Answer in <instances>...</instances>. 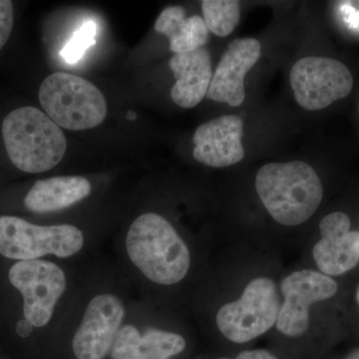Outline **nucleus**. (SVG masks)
Listing matches in <instances>:
<instances>
[{
    "label": "nucleus",
    "instance_id": "obj_8",
    "mask_svg": "<svg viewBox=\"0 0 359 359\" xmlns=\"http://www.w3.org/2000/svg\"><path fill=\"white\" fill-rule=\"evenodd\" d=\"M8 278L22 294L25 320L33 327L48 325L58 299L65 292L62 269L51 262L20 261L9 269Z\"/></svg>",
    "mask_w": 359,
    "mask_h": 359
},
{
    "label": "nucleus",
    "instance_id": "obj_2",
    "mask_svg": "<svg viewBox=\"0 0 359 359\" xmlns=\"http://www.w3.org/2000/svg\"><path fill=\"white\" fill-rule=\"evenodd\" d=\"M126 249L132 263L159 285L181 282L190 269L188 247L172 224L155 212L135 219L127 233Z\"/></svg>",
    "mask_w": 359,
    "mask_h": 359
},
{
    "label": "nucleus",
    "instance_id": "obj_20",
    "mask_svg": "<svg viewBox=\"0 0 359 359\" xmlns=\"http://www.w3.org/2000/svg\"><path fill=\"white\" fill-rule=\"evenodd\" d=\"M141 334L137 328L127 325L119 330L111 348L112 359H142Z\"/></svg>",
    "mask_w": 359,
    "mask_h": 359
},
{
    "label": "nucleus",
    "instance_id": "obj_13",
    "mask_svg": "<svg viewBox=\"0 0 359 359\" xmlns=\"http://www.w3.org/2000/svg\"><path fill=\"white\" fill-rule=\"evenodd\" d=\"M321 238L314 245L313 256L318 269L327 276H339L353 269L359 262V231H351V219L334 212L320 223Z\"/></svg>",
    "mask_w": 359,
    "mask_h": 359
},
{
    "label": "nucleus",
    "instance_id": "obj_4",
    "mask_svg": "<svg viewBox=\"0 0 359 359\" xmlns=\"http://www.w3.org/2000/svg\"><path fill=\"white\" fill-rule=\"evenodd\" d=\"M39 102L58 126L82 131L95 128L107 115L102 92L84 78L55 72L40 85Z\"/></svg>",
    "mask_w": 359,
    "mask_h": 359
},
{
    "label": "nucleus",
    "instance_id": "obj_14",
    "mask_svg": "<svg viewBox=\"0 0 359 359\" xmlns=\"http://www.w3.org/2000/svg\"><path fill=\"white\" fill-rule=\"evenodd\" d=\"M169 65L176 79L171 90L172 100L186 109L196 107L207 95L212 81L209 51L202 47L187 53L174 54Z\"/></svg>",
    "mask_w": 359,
    "mask_h": 359
},
{
    "label": "nucleus",
    "instance_id": "obj_24",
    "mask_svg": "<svg viewBox=\"0 0 359 359\" xmlns=\"http://www.w3.org/2000/svg\"><path fill=\"white\" fill-rule=\"evenodd\" d=\"M346 359H359V349L354 353L349 354Z\"/></svg>",
    "mask_w": 359,
    "mask_h": 359
},
{
    "label": "nucleus",
    "instance_id": "obj_9",
    "mask_svg": "<svg viewBox=\"0 0 359 359\" xmlns=\"http://www.w3.org/2000/svg\"><path fill=\"white\" fill-rule=\"evenodd\" d=\"M337 283L318 271H294L283 278L280 290L285 302L280 306L276 328L287 337H299L308 330L309 306L330 299L337 292Z\"/></svg>",
    "mask_w": 359,
    "mask_h": 359
},
{
    "label": "nucleus",
    "instance_id": "obj_10",
    "mask_svg": "<svg viewBox=\"0 0 359 359\" xmlns=\"http://www.w3.org/2000/svg\"><path fill=\"white\" fill-rule=\"evenodd\" d=\"M124 318V306L114 295L100 294L89 302L73 339L77 359H103L112 348Z\"/></svg>",
    "mask_w": 359,
    "mask_h": 359
},
{
    "label": "nucleus",
    "instance_id": "obj_22",
    "mask_svg": "<svg viewBox=\"0 0 359 359\" xmlns=\"http://www.w3.org/2000/svg\"><path fill=\"white\" fill-rule=\"evenodd\" d=\"M228 359V358H221ZM235 359H278L273 354L269 353V351H244L241 354H238L237 358Z\"/></svg>",
    "mask_w": 359,
    "mask_h": 359
},
{
    "label": "nucleus",
    "instance_id": "obj_26",
    "mask_svg": "<svg viewBox=\"0 0 359 359\" xmlns=\"http://www.w3.org/2000/svg\"><path fill=\"white\" fill-rule=\"evenodd\" d=\"M356 299H358V304H359V287H358V292H356Z\"/></svg>",
    "mask_w": 359,
    "mask_h": 359
},
{
    "label": "nucleus",
    "instance_id": "obj_23",
    "mask_svg": "<svg viewBox=\"0 0 359 359\" xmlns=\"http://www.w3.org/2000/svg\"><path fill=\"white\" fill-rule=\"evenodd\" d=\"M32 325H29L27 321H21L18 327V334L22 335V337H27L32 332Z\"/></svg>",
    "mask_w": 359,
    "mask_h": 359
},
{
    "label": "nucleus",
    "instance_id": "obj_3",
    "mask_svg": "<svg viewBox=\"0 0 359 359\" xmlns=\"http://www.w3.org/2000/svg\"><path fill=\"white\" fill-rule=\"evenodd\" d=\"M7 155L25 173H42L56 166L66 152L67 142L60 127L35 107L9 113L2 124Z\"/></svg>",
    "mask_w": 359,
    "mask_h": 359
},
{
    "label": "nucleus",
    "instance_id": "obj_11",
    "mask_svg": "<svg viewBox=\"0 0 359 359\" xmlns=\"http://www.w3.org/2000/svg\"><path fill=\"white\" fill-rule=\"evenodd\" d=\"M261 54L259 40H233L219 61L205 96L215 102L226 103L233 107L242 105L245 98V74L257 65Z\"/></svg>",
    "mask_w": 359,
    "mask_h": 359
},
{
    "label": "nucleus",
    "instance_id": "obj_21",
    "mask_svg": "<svg viewBox=\"0 0 359 359\" xmlns=\"http://www.w3.org/2000/svg\"><path fill=\"white\" fill-rule=\"evenodd\" d=\"M13 2L0 0V50L6 45L13 32L14 22Z\"/></svg>",
    "mask_w": 359,
    "mask_h": 359
},
{
    "label": "nucleus",
    "instance_id": "obj_25",
    "mask_svg": "<svg viewBox=\"0 0 359 359\" xmlns=\"http://www.w3.org/2000/svg\"><path fill=\"white\" fill-rule=\"evenodd\" d=\"M126 117H127V119L134 120V119H136L137 116H136V114H135L134 112H132V111H130V112H128V114H127Z\"/></svg>",
    "mask_w": 359,
    "mask_h": 359
},
{
    "label": "nucleus",
    "instance_id": "obj_6",
    "mask_svg": "<svg viewBox=\"0 0 359 359\" xmlns=\"http://www.w3.org/2000/svg\"><path fill=\"white\" fill-rule=\"evenodd\" d=\"M280 309L275 283L268 278H255L241 299L219 309L217 325L226 339L244 344L275 325Z\"/></svg>",
    "mask_w": 359,
    "mask_h": 359
},
{
    "label": "nucleus",
    "instance_id": "obj_18",
    "mask_svg": "<svg viewBox=\"0 0 359 359\" xmlns=\"http://www.w3.org/2000/svg\"><path fill=\"white\" fill-rule=\"evenodd\" d=\"M181 335L159 330H150L141 337L142 359H170L185 349Z\"/></svg>",
    "mask_w": 359,
    "mask_h": 359
},
{
    "label": "nucleus",
    "instance_id": "obj_5",
    "mask_svg": "<svg viewBox=\"0 0 359 359\" xmlns=\"http://www.w3.org/2000/svg\"><path fill=\"white\" fill-rule=\"evenodd\" d=\"M83 245V233L76 226H36L18 217H0V255L7 259L32 261L47 255L67 257Z\"/></svg>",
    "mask_w": 359,
    "mask_h": 359
},
{
    "label": "nucleus",
    "instance_id": "obj_16",
    "mask_svg": "<svg viewBox=\"0 0 359 359\" xmlns=\"http://www.w3.org/2000/svg\"><path fill=\"white\" fill-rule=\"evenodd\" d=\"M155 30L166 35L174 54L187 53L202 48L209 40V30L204 18L194 15L186 18L182 6L167 7L156 20Z\"/></svg>",
    "mask_w": 359,
    "mask_h": 359
},
{
    "label": "nucleus",
    "instance_id": "obj_12",
    "mask_svg": "<svg viewBox=\"0 0 359 359\" xmlns=\"http://www.w3.org/2000/svg\"><path fill=\"white\" fill-rule=\"evenodd\" d=\"M243 135L244 123L238 116H221L205 123L194 134V158L212 168L237 164L245 157Z\"/></svg>",
    "mask_w": 359,
    "mask_h": 359
},
{
    "label": "nucleus",
    "instance_id": "obj_19",
    "mask_svg": "<svg viewBox=\"0 0 359 359\" xmlns=\"http://www.w3.org/2000/svg\"><path fill=\"white\" fill-rule=\"evenodd\" d=\"M96 32L97 26L94 21H86L80 26L61 50V56L65 62L69 65L79 62L85 52L96 43Z\"/></svg>",
    "mask_w": 359,
    "mask_h": 359
},
{
    "label": "nucleus",
    "instance_id": "obj_15",
    "mask_svg": "<svg viewBox=\"0 0 359 359\" xmlns=\"http://www.w3.org/2000/svg\"><path fill=\"white\" fill-rule=\"evenodd\" d=\"M91 192L89 181L80 176H62L37 181L25 199L33 212L60 211L76 204Z\"/></svg>",
    "mask_w": 359,
    "mask_h": 359
},
{
    "label": "nucleus",
    "instance_id": "obj_1",
    "mask_svg": "<svg viewBox=\"0 0 359 359\" xmlns=\"http://www.w3.org/2000/svg\"><path fill=\"white\" fill-rule=\"evenodd\" d=\"M256 189L269 215L283 226L308 221L323 200V184L308 163H269L259 170Z\"/></svg>",
    "mask_w": 359,
    "mask_h": 359
},
{
    "label": "nucleus",
    "instance_id": "obj_7",
    "mask_svg": "<svg viewBox=\"0 0 359 359\" xmlns=\"http://www.w3.org/2000/svg\"><path fill=\"white\" fill-rule=\"evenodd\" d=\"M290 86L295 100L304 109H325L346 98L353 87L351 71L332 58L306 57L297 61L290 71Z\"/></svg>",
    "mask_w": 359,
    "mask_h": 359
},
{
    "label": "nucleus",
    "instance_id": "obj_27",
    "mask_svg": "<svg viewBox=\"0 0 359 359\" xmlns=\"http://www.w3.org/2000/svg\"><path fill=\"white\" fill-rule=\"evenodd\" d=\"M358 112H359V103H358Z\"/></svg>",
    "mask_w": 359,
    "mask_h": 359
},
{
    "label": "nucleus",
    "instance_id": "obj_17",
    "mask_svg": "<svg viewBox=\"0 0 359 359\" xmlns=\"http://www.w3.org/2000/svg\"><path fill=\"white\" fill-rule=\"evenodd\" d=\"M202 11L208 30L217 36H229L240 21V2L236 0H204Z\"/></svg>",
    "mask_w": 359,
    "mask_h": 359
}]
</instances>
